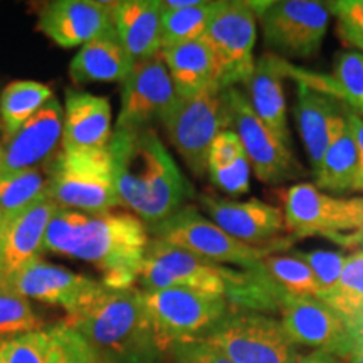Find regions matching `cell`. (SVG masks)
Here are the masks:
<instances>
[{"instance_id": "6da1fadb", "label": "cell", "mask_w": 363, "mask_h": 363, "mask_svg": "<svg viewBox=\"0 0 363 363\" xmlns=\"http://www.w3.org/2000/svg\"><path fill=\"white\" fill-rule=\"evenodd\" d=\"M148 244V227L131 212L84 214L57 207L45 229L43 252L89 262L108 288H135Z\"/></svg>"}, {"instance_id": "7a4b0ae2", "label": "cell", "mask_w": 363, "mask_h": 363, "mask_svg": "<svg viewBox=\"0 0 363 363\" xmlns=\"http://www.w3.org/2000/svg\"><path fill=\"white\" fill-rule=\"evenodd\" d=\"M108 150L120 206L148 229L170 219L194 197L187 177L150 126L115 128Z\"/></svg>"}, {"instance_id": "3957f363", "label": "cell", "mask_w": 363, "mask_h": 363, "mask_svg": "<svg viewBox=\"0 0 363 363\" xmlns=\"http://www.w3.org/2000/svg\"><path fill=\"white\" fill-rule=\"evenodd\" d=\"M65 323L78 331L99 357L158 347L142 289L108 288L99 283L74 311L67 313Z\"/></svg>"}, {"instance_id": "277c9868", "label": "cell", "mask_w": 363, "mask_h": 363, "mask_svg": "<svg viewBox=\"0 0 363 363\" xmlns=\"http://www.w3.org/2000/svg\"><path fill=\"white\" fill-rule=\"evenodd\" d=\"M284 225L288 239L321 235L342 247H355L363 238V197H335L315 184H294L286 190Z\"/></svg>"}, {"instance_id": "5b68a950", "label": "cell", "mask_w": 363, "mask_h": 363, "mask_svg": "<svg viewBox=\"0 0 363 363\" xmlns=\"http://www.w3.org/2000/svg\"><path fill=\"white\" fill-rule=\"evenodd\" d=\"M49 197L57 207L84 214L115 211L120 206L110 150H65L48 169Z\"/></svg>"}, {"instance_id": "8992f818", "label": "cell", "mask_w": 363, "mask_h": 363, "mask_svg": "<svg viewBox=\"0 0 363 363\" xmlns=\"http://www.w3.org/2000/svg\"><path fill=\"white\" fill-rule=\"evenodd\" d=\"M160 123L187 169L201 179L207 174L208 152L217 135L230 130L225 89L179 96Z\"/></svg>"}, {"instance_id": "52a82bcc", "label": "cell", "mask_w": 363, "mask_h": 363, "mask_svg": "<svg viewBox=\"0 0 363 363\" xmlns=\"http://www.w3.org/2000/svg\"><path fill=\"white\" fill-rule=\"evenodd\" d=\"M153 337L162 353L172 345L203 340L230 310L224 296L192 289L142 291Z\"/></svg>"}, {"instance_id": "ba28073f", "label": "cell", "mask_w": 363, "mask_h": 363, "mask_svg": "<svg viewBox=\"0 0 363 363\" xmlns=\"http://www.w3.org/2000/svg\"><path fill=\"white\" fill-rule=\"evenodd\" d=\"M148 233L152 239L163 240L202 259L222 266H238L239 269H251L262 257L289 247L288 244L256 247L240 242L202 216L194 206L180 208L170 219L148 229Z\"/></svg>"}, {"instance_id": "9c48e42d", "label": "cell", "mask_w": 363, "mask_h": 363, "mask_svg": "<svg viewBox=\"0 0 363 363\" xmlns=\"http://www.w3.org/2000/svg\"><path fill=\"white\" fill-rule=\"evenodd\" d=\"M251 6L271 54L281 59H310L320 52L331 17L326 2L271 0Z\"/></svg>"}, {"instance_id": "30bf717a", "label": "cell", "mask_w": 363, "mask_h": 363, "mask_svg": "<svg viewBox=\"0 0 363 363\" xmlns=\"http://www.w3.org/2000/svg\"><path fill=\"white\" fill-rule=\"evenodd\" d=\"M203 342L233 363H289L299 353L281 320L233 306Z\"/></svg>"}, {"instance_id": "8fae6325", "label": "cell", "mask_w": 363, "mask_h": 363, "mask_svg": "<svg viewBox=\"0 0 363 363\" xmlns=\"http://www.w3.org/2000/svg\"><path fill=\"white\" fill-rule=\"evenodd\" d=\"M239 274L240 269L216 264L163 240L150 238L138 283L142 291L180 288L225 298L227 288Z\"/></svg>"}, {"instance_id": "7c38bea8", "label": "cell", "mask_w": 363, "mask_h": 363, "mask_svg": "<svg viewBox=\"0 0 363 363\" xmlns=\"http://www.w3.org/2000/svg\"><path fill=\"white\" fill-rule=\"evenodd\" d=\"M256 12L246 0H222L202 35L219 69L220 89L246 86L256 59Z\"/></svg>"}, {"instance_id": "4fadbf2b", "label": "cell", "mask_w": 363, "mask_h": 363, "mask_svg": "<svg viewBox=\"0 0 363 363\" xmlns=\"http://www.w3.org/2000/svg\"><path fill=\"white\" fill-rule=\"evenodd\" d=\"M229 103L230 130L235 131L257 180L266 185H281L296 180L306 174L293 155V148L286 147L261 118L254 113L246 93L239 88L225 89Z\"/></svg>"}, {"instance_id": "5bb4252c", "label": "cell", "mask_w": 363, "mask_h": 363, "mask_svg": "<svg viewBox=\"0 0 363 363\" xmlns=\"http://www.w3.org/2000/svg\"><path fill=\"white\" fill-rule=\"evenodd\" d=\"M197 202L207 219L240 242L256 247L293 244L288 235H281L286 234L283 211L259 199L230 201L212 194H201Z\"/></svg>"}, {"instance_id": "9a60e30c", "label": "cell", "mask_w": 363, "mask_h": 363, "mask_svg": "<svg viewBox=\"0 0 363 363\" xmlns=\"http://www.w3.org/2000/svg\"><path fill=\"white\" fill-rule=\"evenodd\" d=\"M281 323L298 347L325 352L347 360L353 347V333L333 308L318 298L284 296L279 305Z\"/></svg>"}, {"instance_id": "2e32d148", "label": "cell", "mask_w": 363, "mask_h": 363, "mask_svg": "<svg viewBox=\"0 0 363 363\" xmlns=\"http://www.w3.org/2000/svg\"><path fill=\"white\" fill-rule=\"evenodd\" d=\"M121 86L123 88L116 121L118 130L145 128L155 120L162 121L179 98L160 54L133 62Z\"/></svg>"}, {"instance_id": "e0dca14e", "label": "cell", "mask_w": 363, "mask_h": 363, "mask_svg": "<svg viewBox=\"0 0 363 363\" xmlns=\"http://www.w3.org/2000/svg\"><path fill=\"white\" fill-rule=\"evenodd\" d=\"M65 108L56 98L44 104L16 133L0 145V177L39 167L62 138Z\"/></svg>"}, {"instance_id": "ac0fdd59", "label": "cell", "mask_w": 363, "mask_h": 363, "mask_svg": "<svg viewBox=\"0 0 363 363\" xmlns=\"http://www.w3.org/2000/svg\"><path fill=\"white\" fill-rule=\"evenodd\" d=\"M38 27L52 43L71 49L84 45L113 27L111 2L54 0L39 13Z\"/></svg>"}, {"instance_id": "d6986e66", "label": "cell", "mask_w": 363, "mask_h": 363, "mask_svg": "<svg viewBox=\"0 0 363 363\" xmlns=\"http://www.w3.org/2000/svg\"><path fill=\"white\" fill-rule=\"evenodd\" d=\"M99 283L101 281L86 278L62 266L49 264L38 257L22 267L9 284L27 299H38L71 313L98 288Z\"/></svg>"}, {"instance_id": "ffe728a7", "label": "cell", "mask_w": 363, "mask_h": 363, "mask_svg": "<svg viewBox=\"0 0 363 363\" xmlns=\"http://www.w3.org/2000/svg\"><path fill=\"white\" fill-rule=\"evenodd\" d=\"M294 115H296L299 136L310 158L311 174L316 175L331 142L337 138L347 123L343 103L328 93L299 83Z\"/></svg>"}, {"instance_id": "44dd1931", "label": "cell", "mask_w": 363, "mask_h": 363, "mask_svg": "<svg viewBox=\"0 0 363 363\" xmlns=\"http://www.w3.org/2000/svg\"><path fill=\"white\" fill-rule=\"evenodd\" d=\"M288 76V62L266 52L256 59V66L249 78L246 98L251 108L261 121L283 142L286 147L293 148L291 131L288 125V110H286L284 78Z\"/></svg>"}, {"instance_id": "7402d4cb", "label": "cell", "mask_w": 363, "mask_h": 363, "mask_svg": "<svg viewBox=\"0 0 363 363\" xmlns=\"http://www.w3.org/2000/svg\"><path fill=\"white\" fill-rule=\"evenodd\" d=\"M57 206L45 197L6 224L0 249V283L9 284L22 267L40 257L45 229Z\"/></svg>"}, {"instance_id": "603a6c76", "label": "cell", "mask_w": 363, "mask_h": 363, "mask_svg": "<svg viewBox=\"0 0 363 363\" xmlns=\"http://www.w3.org/2000/svg\"><path fill=\"white\" fill-rule=\"evenodd\" d=\"M111 135L110 99L81 89H66L61 148H106Z\"/></svg>"}, {"instance_id": "cb8c5ba5", "label": "cell", "mask_w": 363, "mask_h": 363, "mask_svg": "<svg viewBox=\"0 0 363 363\" xmlns=\"http://www.w3.org/2000/svg\"><path fill=\"white\" fill-rule=\"evenodd\" d=\"M111 19L118 38L131 61L155 57L162 49L160 0L111 2Z\"/></svg>"}, {"instance_id": "d4e9b609", "label": "cell", "mask_w": 363, "mask_h": 363, "mask_svg": "<svg viewBox=\"0 0 363 363\" xmlns=\"http://www.w3.org/2000/svg\"><path fill=\"white\" fill-rule=\"evenodd\" d=\"M133 61L125 51L115 27L99 34L72 57L69 76L74 84L88 83H123Z\"/></svg>"}, {"instance_id": "484cf974", "label": "cell", "mask_w": 363, "mask_h": 363, "mask_svg": "<svg viewBox=\"0 0 363 363\" xmlns=\"http://www.w3.org/2000/svg\"><path fill=\"white\" fill-rule=\"evenodd\" d=\"M160 56L169 69L177 96H194L207 89H220L217 62L202 39L163 48Z\"/></svg>"}, {"instance_id": "4316f807", "label": "cell", "mask_w": 363, "mask_h": 363, "mask_svg": "<svg viewBox=\"0 0 363 363\" xmlns=\"http://www.w3.org/2000/svg\"><path fill=\"white\" fill-rule=\"evenodd\" d=\"M251 170V163L235 131H220L208 152L207 174L212 184L229 195L247 194Z\"/></svg>"}, {"instance_id": "83f0119b", "label": "cell", "mask_w": 363, "mask_h": 363, "mask_svg": "<svg viewBox=\"0 0 363 363\" xmlns=\"http://www.w3.org/2000/svg\"><path fill=\"white\" fill-rule=\"evenodd\" d=\"M347 121V118H345ZM358 174V150L353 131L345 123L337 138L330 145L321 163V169L315 175V185L320 190L330 192H348L355 190Z\"/></svg>"}, {"instance_id": "f1b7e54d", "label": "cell", "mask_w": 363, "mask_h": 363, "mask_svg": "<svg viewBox=\"0 0 363 363\" xmlns=\"http://www.w3.org/2000/svg\"><path fill=\"white\" fill-rule=\"evenodd\" d=\"M261 274L286 296L318 298L320 288L310 267L294 254H269L256 262Z\"/></svg>"}, {"instance_id": "f546056e", "label": "cell", "mask_w": 363, "mask_h": 363, "mask_svg": "<svg viewBox=\"0 0 363 363\" xmlns=\"http://www.w3.org/2000/svg\"><path fill=\"white\" fill-rule=\"evenodd\" d=\"M52 98L51 88L35 81H13L7 84L0 94V121L6 136L16 133Z\"/></svg>"}, {"instance_id": "4dcf8cb0", "label": "cell", "mask_w": 363, "mask_h": 363, "mask_svg": "<svg viewBox=\"0 0 363 363\" xmlns=\"http://www.w3.org/2000/svg\"><path fill=\"white\" fill-rule=\"evenodd\" d=\"M49 197L48 169H27L0 177V212L6 222Z\"/></svg>"}, {"instance_id": "1f68e13d", "label": "cell", "mask_w": 363, "mask_h": 363, "mask_svg": "<svg viewBox=\"0 0 363 363\" xmlns=\"http://www.w3.org/2000/svg\"><path fill=\"white\" fill-rule=\"evenodd\" d=\"M321 301L333 308L350 326L352 333L363 326V251L347 256L335 291Z\"/></svg>"}, {"instance_id": "d6a6232c", "label": "cell", "mask_w": 363, "mask_h": 363, "mask_svg": "<svg viewBox=\"0 0 363 363\" xmlns=\"http://www.w3.org/2000/svg\"><path fill=\"white\" fill-rule=\"evenodd\" d=\"M219 6V0H201L197 6L187 9L162 7V49L201 39Z\"/></svg>"}, {"instance_id": "836d02e7", "label": "cell", "mask_w": 363, "mask_h": 363, "mask_svg": "<svg viewBox=\"0 0 363 363\" xmlns=\"http://www.w3.org/2000/svg\"><path fill=\"white\" fill-rule=\"evenodd\" d=\"M44 328L35 315L30 299L13 289L11 284L0 283V342L21 337Z\"/></svg>"}, {"instance_id": "e575fe53", "label": "cell", "mask_w": 363, "mask_h": 363, "mask_svg": "<svg viewBox=\"0 0 363 363\" xmlns=\"http://www.w3.org/2000/svg\"><path fill=\"white\" fill-rule=\"evenodd\" d=\"M331 96L352 106L363 115V52H340L335 62V79L331 81Z\"/></svg>"}, {"instance_id": "d590c367", "label": "cell", "mask_w": 363, "mask_h": 363, "mask_svg": "<svg viewBox=\"0 0 363 363\" xmlns=\"http://www.w3.org/2000/svg\"><path fill=\"white\" fill-rule=\"evenodd\" d=\"M51 326L0 342V363H52Z\"/></svg>"}, {"instance_id": "8d00e7d4", "label": "cell", "mask_w": 363, "mask_h": 363, "mask_svg": "<svg viewBox=\"0 0 363 363\" xmlns=\"http://www.w3.org/2000/svg\"><path fill=\"white\" fill-rule=\"evenodd\" d=\"M291 254L306 262L320 288V299H325L335 291L342 278L347 256L337 251H293Z\"/></svg>"}, {"instance_id": "74e56055", "label": "cell", "mask_w": 363, "mask_h": 363, "mask_svg": "<svg viewBox=\"0 0 363 363\" xmlns=\"http://www.w3.org/2000/svg\"><path fill=\"white\" fill-rule=\"evenodd\" d=\"M51 331L54 337L52 363H101L96 350L65 321L51 325Z\"/></svg>"}, {"instance_id": "f35d334b", "label": "cell", "mask_w": 363, "mask_h": 363, "mask_svg": "<svg viewBox=\"0 0 363 363\" xmlns=\"http://www.w3.org/2000/svg\"><path fill=\"white\" fill-rule=\"evenodd\" d=\"M330 13L338 21V35L345 44L363 51V0L326 2Z\"/></svg>"}, {"instance_id": "ab89813d", "label": "cell", "mask_w": 363, "mask_h": 363, "mask_svg": "<svg viewBox=\"0 0 363 363\" xmlns=\"http://www.w3.org/2000/svg\"><path fill=\"white\" fill-rule=\"evenodd\" d=\"M167 352L172 355L174 363H233L217 348L203 342V340L175 343Z\"/></svg>"}, {"instance_id": "60d3db41", "label": "cell", "mask_w": 363, "mask_h": 363, "mask_svg": "<svg viewBox=\"0 0 363 363\" xmlns=\"http://www.w3.org/2000/svg\"><path fill=\"white\" fill-rule=\"evenodd\" d=\"M343 113H345V118H347L348 125H350V128L353 131V136H355L357 150H358V174H357L355 190L363 192V116L350 110V106H347L345 103H343Z\"/></svg>"}, {"instance_id": "b9f144b4", "label": "cell", "mask_w": 363, "mask_h": 363, "mask_svg": "<svg viewBox=\"0 0 363 363\" xmlns=\"http://www.w3.org/2000/svg\"><path fill=\"white\" fill-rule=\"evenodd\" d=\"M162 350L158 347L143 348L130 353H121V355H106L99 357L101 363H160Z\"/></svg>"}, {"instance_id": "7bdbcfd3", "label": "cell", "mask_w": 363, "mask_h": 363, "mask_svg": "<svg viewBox=\"0 0 363 363\" xmlns=\"http://www.w3.org/2000/svg\"><path fill=\"white\" fill-rule=\"evenodd\" d=\"M289 363H345V360L335 355H330V353L311 350L308 353H298Z\"/></svg>"}, {"instance_id": "ee69618b", "label": "cell", "mask_w": 363, "mask_h": 363, "mask_svg": "<svg viewBox=\"0 0 363 363\" xmlns=\"http://www.w3.org/2000/svg\"><path fill=\"white\" fill-rule=\"evenodd\" d=\"M345 363H363V326L353 331V347Z\"/></svg>"}, {"instance_id": "f6af8a7d", "label": "cell", "mask_w": 363, "mask_h": 363, "mask_svg": "<svg viewBox=\"0 0 363 363\" xmlns=\"http://www.w3.org/2000/svg\"><path fill=\"white\" fill-rule=\"evenodd\" d=\"M6 217L2 216V212H0V249H2V244H4V235H6Z\"/></svg>"}, {"instance_id": "bcb514c9", "label": "cell", "mask_w": 363, "mask_h": 363, "mask_svg": "<svg viewBox=\"0 0 363 363\" xmlns=\"http://www.w3.org/2000/svg\"><path fill=\"white\" fill-rule=\"evenodd\" d=\"M362 246H363V238H362Z\"/></svg>"}]
</instances>
